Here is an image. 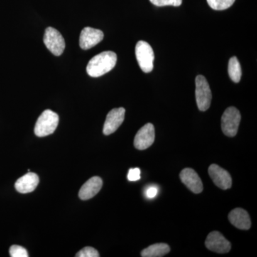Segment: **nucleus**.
<instances>
[{"label": "nucleus", "instance_id": "nucleus-18", "mask_svg": "<svg viewBox=\"0 0 257 257\" xmlns=\"http://www.w3.org/2000/svg\"><path fill=\"white\" fill-rule=\"evenodd\" d=\"M235 0H207L208 5L214 10L228 9L234 4Z\"/></svg>", "mask_w": 257, "mask_h": 257}, {"label": "nucleus", "instance_id": "nucleus-21", "mask_svg": "<svg viewBox=\"0 0 257 257\" xmlns=\"http://www.w3.org/2000/svg\"><path fill=\"white\" fill-rule=\"evenodd\" d=\"M77 257H99V253L93 247L87 246V247L83 248L78 253L76 254Z\"/></svg>", "mask_w": 257, "mask_h": 257}, {"label": "nucleus", "instance_id": "nucleus-20", "mask_svg": "<svg viewBox=\"0 0 257 257\" xmlns=\"http://www.w3.org/2000/svg\"><path fill=\"white\" fill-rule=\"evenodd\" d=\"M152 4L157 7H179L182 5V0H150Z\"/></svg>", "mask_w": 257, "mask_h": 257}, {"label": "nucleus", "instance_id": "nucleus-9", "mask_svg": "<svg viewBox=\"0 0 257 257\" xmlns=\"http://www.w3.org/2000/svg\"><path fill=\"white\" fill-rule=\"evenodd\" d=\"M104 38V33L99 30L85 28L81 32L79 46L82 50H87L96 46Z\"/></svg>", "mask_w": 257, "mask_h": 257}, {"label": "nucleus", "instance_id": "nucleus-8", "mask_svg": "<svg viewBox=\"0 0 257 257\" xmlns=\"http://www.w3.org/2000/svg\"><path fill=\"white\" fill-rule=\"evenodd\" d=\"M206 247L219 253H228L231 250V243L219 231H211L205 241Z\"/></svg>", "mask_w": 257, "mask_h": 257}, {"label": "nucleus", "instance_id": "nucleus-12", "mask_svg": "<svg viewBox=\"0 0 257 257\" xmlns=\"http://www.w3.org/2000/svg\"><path fill=\"white\" fill-rule=\"evenodd\" d=\"M179 177L182 182L187 186V188L194 194H199L202 192L204 187L202 180L193 169H184L181 172Z\"/></svg>", "mask_w": 257, "mask_h": 257}, {"label": "nucleus", "instance_id": "nucleus-11", "mask_svg": "<svg viewBox=\"0 0 257 257\" xmlns=\"http://www.w3.org/2000/svg\"><path fill=\"white\" fill-rule=\"evenodd\" d=\"M125 109L123 107L111 109L106 116L103 133L105 135H111L117 130L124 120Z\"/></svg>", "mask_w": 257, "mask_h": 257}, {"label": "nucleus", "instance_id": "nucleus-15", "mask_svg": "<svg viewBox=\"0 0 257 257\" xmlns=\"http://www.w3.org/2000/svg\"><path fill=\"white\" fill-rule=\"evenodd\" d=\"M40 179L36 174L29 172L17 180L15 189L22 194H27L33 192L37 188Z\"/></svg>", "mask_w": 257, "mask_h": 257}, {"label": "nucleus", "instance_id": "nucleus-22", "mask_svg": "<svg viewBox=\"0 0 257 257\" xmlns=\"http://www.w3.org/2000/svg\"><path fill=\"white\" fill-rule=\"evenodd\" d=\"M128 181L135 182L141 179V170L139 168H132L128 171L127 175Z\"/></svg>", "mask_w": 257, "mask_h": 257}, {"label": "nucleus", "instance_id": "nucleus-16", "mask_svg": "<svg viewBox=\"0 0 257 257\" xmlns=\"http://www.w3.org/2000/svg\"><path fill=\"white\" fill-rule=\"evenodd\" d=\"M170 251V247L165 243H155L143 250L141 256L143 257H162L165 256Z\"/></svg>", "mask_w": 257, "mask_h": 257}, {"label": "nucleus", "instance_id": "nucleus-6", "mask_svg": "<svg viewBox=\"0 0 257 257\" xmlns=\"http://www.w3.org/2000/svg\"><path fill=\"white\" fill-rule=\"evenodd\" d=\"M44 43L47 48L55 56H60L65 49V42L58 30L53 28L46 29L44 35Z\"/></svg>", "mask_w": 257, "mask_h": 257}, {"label": "nucleus", "instance_id": "nucleus-13", "mask_svg": "<svg viewBox=\"0 0 257 257\" xmlns=\"http://www.w3.org/2000/svg\"><path fill=\"white\" fill-rule=\"evenodd\" d=\"M103 182L100 177H93L85 182L79 192V197L82 200L92 199L99 193L102 187Z\"/></svg>", "mask_w": 257, "mask_h": 257}, {"label": "nucleus", "instance_id": "nucleus-10", "mask_svg": "<svg viewBox=\"0 0 257 257\" xmlns=\"http://www.w3.org/2000/svg\"><path fill=\"white\" fill-rule=\"evenodd\" d=\"M209 175L213 182L219 188L226 190L230 189L232 185V179L231 175L227 171L221 168L217 165H211L209 167Z\"/></svg>", "mask_w": 257, "mask_h": 257}, {"label": "nucleus", "instance_id": "nucleus-5", "mask_svg": "<svg viewBox=\"0 0 257 257\" xmlns=\"http://www.w3.org/2000/svg\"><path fill=\"white\" fill-rule=\"evenodd\" d=\"M241 121V114L234 106H230L221 116V130L226 136L233 138L237 134Z\"/></svg>", "mask_w": 257, "mask_h": 257}, {"label": "nucleus", "instance_id": "nucleus-14", "mask_svg": "<svg viewBox=\"0 0 257 257\" xmlns=\"http://www.w3.org/2000/svg\"><path fill=\"white\" fill-rule=\"evenodd\" d=\"M229 220L235 227L239 229L248 230L251 227V219L247 211L241 208H236L229 214Z\"/></svg>", "mask_w": 257, "mask_h": 257}, {"label": "nucleus", "instance_id": "nucleus-7", "mask_svg": "<svg viewBox=\"0 0 257 257\" xmlns=\"http://www.w3.org/2000/svg\"><path fill=\"white\" fill-rule=\"evenodd\" d=\"M155 140V126L151 123H148L137 133L134 140V145L139 150H145L153 145Z\"/></svg>", "mask_w": 257, "mask_h": 257}, {"label": "nucleus", "instance_id": "nucleus-3", "mask_svg": "<svg viewBox=\"0 0 257 257\" xmlns=\"http://www.w3.org/2000/svg\"><path fill=\"white\" fill-rule=\"evenodd\" d=\"M196 101L198 108L202 111H207L211 105L212 94L207 79L202 75H198L195 79Z\"/></svg>", "mask_w": 257, "mask_h": 257}, {"label": "nucleus", "instance_id": "nucleus-2", "mask_svg": "<svg viewBox=\"0 0 257 257\" xmlns=\"http://www.w3.org/2000/svg\"><path fill=\"white\" fill-rule=\"evenodd\" d=\"M58 114L47 109L40 115L35 124V133L39 138L48 136L55 133L59 124Z\"/></svg>", "mask_w": 257, "mask_h": 257}, {"label": "nucleus", "instance_id": "nucleus-17", "mask_svg": "<svg viewBox=\"0 0 257 257\" xmlns=\"http://www.w3.org/2000/svg\"><path fill=\"white\" fill-rule=\"evenodd\" d=\"M228 73H229L230 79L233 82L238 83L241 80L242 72H241V65L239 60L236 57H231L229 60Z\"/></svg>", "mask_w": 257, "mask_h": 257}, {"label": "nucleus", "instance_id": "nucleus-23", "mask_svg": "<svg viewBox=\"0 0 257 257\" xmlns=\"http://www.w3.org/2000/svg\"><path fill=\"white\" fill-rule=\"evenodd\" d=\"M145 194H146L147 197L149 199H153L158 194V189L156 187H150L147 189Z\"/></svg>", "mask_w": 257, "mask_h": 257}, {"label": "nucleus", "instance_id": "nucleus-19", "mask_svg": "<svg viewBox=\"0 0 257 257\" xmlns=\"http://www.w3.org/2000/svg\"><path fill=\"white\" fill-rule=\"evenodd\" d=\"M10 254L12 257H28L26 248L18 245H13L10 248Z\"/></svg>", "mask_w": 257, "mask_h": 257}, {"label": "nucleus", "instance_id": "nucleus-4", "mask_svg": "<svg viewBox=\"0 0 257 257\" xmlns=\"http://www.w3.org/2000/svg\"><path fill=\"white\" fill-rule=\"evenodd\" d=\"M135 55L139 66L145 73H150L153 69L155 54L150 44L145 41H139L135 47Z\"/></svg>", "mask_w": 257, "mask_h": 257}, {"label": "nucleus", "instance_id": "nucleus-1", "mask_svg": "<svg viewBox=\"0 0 257 257\" xmlns=\"http://www.w3.org/2000/svg\"><path fill=\"white\" fill-rule=\"evenodd\" d=\"M117 61V56L114 52L106 51L94 56L87 66V72L90 77H99L110 72Z\"/></svg>", "mask_w": 257, "mask_h": 257}]
</instances>
